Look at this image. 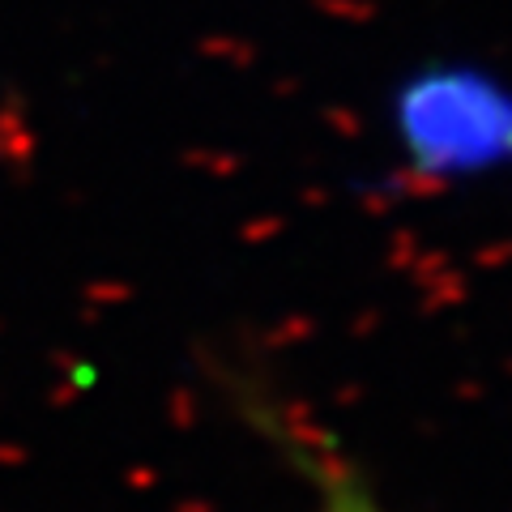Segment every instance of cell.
<instances>
[{"mask_svg": "<svg viewBox=\"0 0 512 512\" xmlns=\"http://www.w3.org/2000/svg\"><path fill=\"white\" fill-rule=\"evenodd\" d=\"M286 444H295L299 470L312 478V495H316L312 512H389L346 457L329 453L320 444H308L303 436H286Z\"/></svg>", "mask_w": 512, "mask_h": 512, "instance_id": "7a4b0ae2", "label": "cell"}, {"mask_svg": "<svg viewBox=\"0 0 512 512\" xmlns=\"http://www.w3.org/2000/svg\"><path fill=\"white\" fill-rule=\"evenodd\" d=\"M406 137L436 163L478 158L504 150L512 137V116L504 99H487L483 82L436 77L406 99Z\"/></svg>", "mask_w": 512, "mask_h": 512, "instance_id": "6da1fadb", "label": "cell"}]
</instances>
